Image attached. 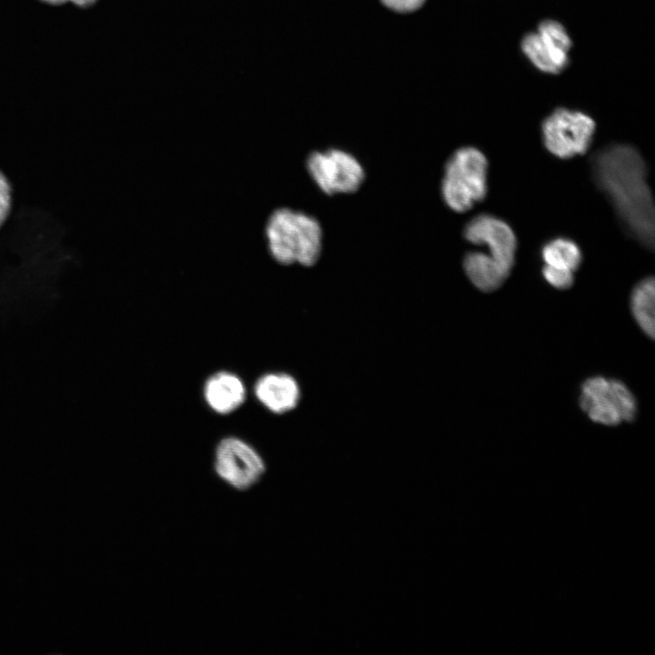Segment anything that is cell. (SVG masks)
Wrapping results in <instances>:
<instances>
[{
	"label": "cell",
	"mask_w": 655,
	"mask_h": 655,
	"mask_svg": "<svg viewBox=\"0 0 655 655\" xmlns=\"http://www.w3.org/2000/svg\"><path fill=\"white\" fill-rule=\"evenodd\" d=\"M597 186L608 196L626 230L649 249L654 247V205L647 183V166L639 150L611 144L590 159Z\"/></svg>",
	"instance_id": "cell-1"
},
{
	"label": "cell",
	"mask_w": 655,
	"mask_h": 655,
	"mask_svg": "<svg viewBox=\"0 0 655 655\" xmlns=\"http://www.w3.org/2000/svg\"><path fill=\"white\" fill-rule=\"evenodd\" d=\"M271 257L279 264L311 267L320 257L322 229L313 217L291 208L275 210L265 229Z\"/></svg>",
	"instance_id": "cell-2"
},
{
	"label": "cell",
	"mask_w": 655,
	"mask_h": 655,
	"mask_svg": "<svg viewBox=\"0 0 655 655\" xmlns=\"http://www.w3.org/2000/svg\"><path fill=\"white\" fill-rule=\"evenodd\" d=\"M489 162L475 146H462L448 158L441 181L445 204L458 213L467 212L488 193Z\"/></svg>",
	"instance_id": "cell-3"
},
{
	"label": "cell",
	"mask_w": 655,
	"mask_h": 655,
	"mask_svg": "<svg viewBox=\"0 0 655 655\" xmlns=\"http://www.w3.org/2000/svg\"><path fill=\"white\" fill-rule=\"evenodd\" d=\"M540 130L545 148L553 156L567 159L589 150L596 122L580 110L558 107L543 119Z\"/></svg>",
	"instance_id": "cell-4"
},
{
	"label": "cell",
	"mask_w": 655,
	"mask_h": 655,
	"mask_svg": "<svg viewBox=\"0 0 655 655\" xmlns=\"http://www.w3.org/2000/svg\"><path fill=\"white\" fill-rule=\"evenodd\" d=\"M214 471L227 486L244 492L261 480L266 464L253 446L240 438L229 436L216 447Z\"/></svg>",
	"instance_id": "cell-5"
},
{
	"label": "cell",
	"mask_w": 655,
	"mask_h": 655,
	"mask_svg": "<svg viewBox=\"0 0 655 655\" xmlns=\"http://www.w3.org/2000/svg\"><path fill=\"white\" fill-rule=\"evenodd\" d=\"M306 166L314 182L327 195L356 192L365 178L359 161L342 149L312 152Z\"/></svg>",
	"instance_id": "cell-6"
},
{
	"label": "cell",
	"mask_w": 655,
	"mask_h": 655,
	"mask_svg": "<svg viewBox=\"0 0 655 655\" xmlns=\"http://www.w3.org/2000/svg\"><path fill=\"white\" fill-rule=\"evenodd\" d=\"M463 235L473 245L486 246L489 254L510 273L515 263L517 237L506 221L490 214H479L466 224Z\"/></svg>",
	"instance_id": "cell-7"
},
{
	"label": "cell",
	"mask_w": 655,
	"mask_h": 655,
	"mask_svg": "<svg viewBox=\"0 0 655 655\" xmlns=\"http://www.w3.org/2000/svg\"><path fill=\"white\" fill-rule=\"evenodd\" d=\"M570 44L543 29L536 28L521 39L520 49L528 61L539 71L555 75L569 65Z\"/></svg>",
	"instance_id": "cell-8"
},
{
	"label": "cell",
	"mask_w": 655,
	"mask_h": 655,
	"mask_svg": "<svg viewBox=\"0 0 655 655\" xmlns=\"http://www.w3.org/2000/svg\"><path fill=\"white\" fill-rule=\"evenodd\" d=\"M254 393L257 400L275 414L292 410L300 398L298 383L292 376L283 372L261 376L256 381Z\"/></svg>",
	"instance_id": "cell-9"
},
{
	"label": "cell",
	"mask_w": 655,
	"mask_h": 655,
	"mask_svg": "<svg viewBox=\"0 0 655 655\" xmlns=\"http://www.w3.org/2000/svg\"><path fill=\"white\" fill-rule=\"evenodd\" d=\"M203 394L214 412L227 415L244 403L247 390L238 376L229 371H218L206 380Z\"/></svg>",
	"instance_id": "cell-10"
},
{
	"label": "cell",
	"mask_w": 655,
	"mask_h": 655,
	"mask_svg": "<svg viewBox=\"0 0 655 655\" xmlns=\"http://www.w3.org/2000/svg\"><path fill=\"white\" fill-rule=\"evenodd\" d=\"M463 269L470 282L483 292L496 290L510 274L489 254L480 251H470L465 255Z\"/></svg>",
	"instance_id": "cell-11"
},
{
	"label": "cell",
	"mask_w": 655,
	"mask_h": 655,
	"mask_svg": "<svg viewBox=\"0 0 655 655\" xmlns=\"http://www.w3.org/2000/svg\"><path fill=\"white\" fill-rule=\"evenodd\" d=\"M654 300V277H647L634 287L630 297V307L639 327L651 338H654L655 334Z\"/></svg>",
	"instance_id": "cell-12"
},
{
	"label": "cell",
	"mask_w": 655,
	"mask_h": 655,
	"mask_svg": "<svg viewBox=\"0 0 655 655\" xmlns=\"http://www.w3.org/2000/svg\"><path fill=\"white\" fill-rule=\"evenodd\" d=\"M544 265L576 271L582 262V252L572 239L558 237L547 241L540 249Z\"/></svg>",
	"instance_id": "cell-13"
},
{
	"label": "cell",
	"mask_w": 655,
	"mask_h": 655,
	"mask_svg": "<svg viewBox=\"0 0 655 655\" xmlns=\"http://www.w3.org/2000/svg\"><path fill=\"white\" fill-rule=\"evenodd\" d=\"M579 406L589 418L596 422L606 426H616L622 419L608 395L593 400L579 399Z\"/></svg>",
	"instance_id": "cell-14"
},
{
	"label": "cell",
	"mask_w": 655,
	"mask_h": 655,
	"mask_svg": "<svg viewBox=\"0 0 655 655\" xmlns=\"http://www.w3.org/2000/svg\"><path fill=\"white\" fill-rule=\"evenodd\" d=\"M608 397L617 408L620 418L632 421L637 413V402L628 387L618 379H610Z\"/></svg>",
	"instance_id": "cell-15"
},
{
	"label": "cell",
	"mask_w": 655,
	"mask_h": 655,
	"mask_svg": "<svg viewBox=\"0 0 655 655\" xmlns=\"http://www.w3.org/2000/svg\"><path fill=\"white\" fill-rule=\"evenodd\" d=\"M541 272L544 279L555 288L567 289L573 285L574 272L570 270L544 265Z\"/></svg>",
	"instance_id": "cell-16"
},
{
	"label": "cell",
	"mask_w": 655,
	"mask_h": 655,
	"mask_svg": "<svg viewBox=\"0 0 655 655\" xmlns=\"http://www.w3.org/2000/svg\"><path fill=\"white\" fill-rule=\"evenodd\" d=\"M610 379L596 376L584 381L579 399L593 400L608 395Z\"/></svg>",
	"instance_id": "cell-17"
},
{
	"label": "cell",
	"mask_w": 655,
	"mask_h": 655,
	"mask_svg": "<svg viewBox=\"0 0 655 655\" xmlns=\"http://www.w3.org/2000/svg\"><path fill=\"white\" fill-rule=\"evenodd\" d=\"M428 0H378L387 10L397 15H410L419 11Z\"/></svg>",
	"instance_id": "cell-18"
},
{
	"label": "cell",
	"mask_w": 655,
	"mask_h": 655,
	"mask_svg": "<svg viewBox=\"0 0 655 655\" xmlns=\"http://www.w3.org/2000/svg\"><path fill=\"white\" fill-rule=\"evenodd\" d=\"M12 202L11 184L6 176L0 170V228L10 216Z\"/></svg>",
	"instance_id": "cell-19"
},
{
	"label": "cell",
	"mask_w": 655,
	"mask_h": 655,
	"mask_svg": "<svg viewBox=\"0 0 655 655\" xmlns=\"http://www.w3.org/2000/svg\"><path fill=\"white\" fill-rule=\"evenodd\" d=\"M50 5H61L66 2H72L79 6H89L93 5L96 0H41Z\"/></svg>",
	"instance_id": "cell-20"
}]
</instances>
